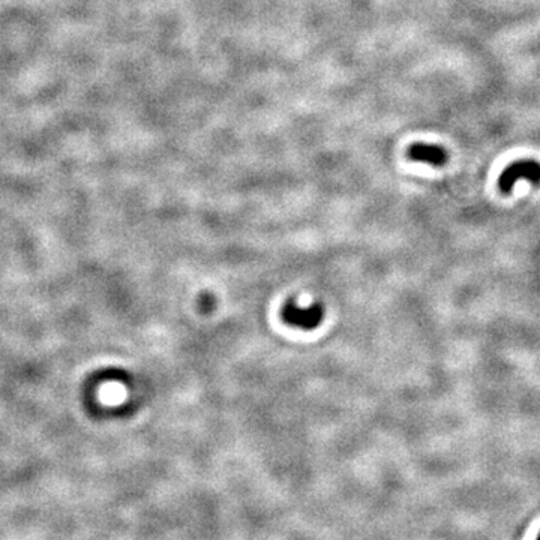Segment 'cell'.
I'll use <instances>...</instances> for the list:
<instances>
[{
	"mask_svg": "<svg viewBox=\"0 0 540 540\" xmlns=\"http://www.w3.org/2000/svg\"><path fill=\"white\" fill-rule=\"evenodd\" d=\"M530 180L533 185H540V164L536 161H520L507 167L500 176V189L509 194L518 179Z\"/></svg>",
	"mask_w": 540,
	"mask_h": 540,
	"instance_id": "obj_1",
	"label": "cell"
},
{
	"mask_svg": "<svg viewBox=\"0 0 540 540\" xmlns=\"http://www.w3.org/2000/svg\"><path fill=\"white\" fill-rule=\"evenodd\" d=\"M408 156L413 161L426 162L431 166H445L449 156L447 152L443 147L436 144H425V143H416L408 149Z\"/></svg>",
	"mask_w": 540,
	"mask_h": 540,
	"instance_id": "obj_2",
	"label": "cell"
},
{
	"mask_svg": "<svg viewBox=\"0 0 540 540\" xmlns=\"http://www.w3.org/2000/svg\"><path fill=\"white\" fill-rule=\"evenodd\" d=\"M537 537H539V539H540V533H539V536H537Z\"/></svg>",
	"mask_w": 540,
	"mask_h": 540,
	"instance_id": "obj_3",
	"label": "cell"
}]
</instances>
